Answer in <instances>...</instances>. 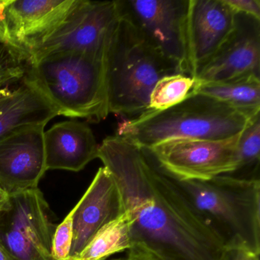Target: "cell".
Masks as SVG:
<instances>
[{
	"mask_svg": "<svg viewBox=\"0 0 260 260\" xmlns=\"http://www.w3.org/2000/svg\"><path fill=\"white\" fill-rule=\"evenodd\" d=\"M120 16L106 58L109 114L139 116L162 77L180 74L164 58L131 19L119 0Z\"/></svg>",
	"mask_w": 260,
	"mask_h": 260,
	"instance_id": "3957f363",
	"label": "cell"
},
{
	"mask_svg": "<svg viewBox=\"0 0 260 260\" xmlns=\"http://www.w3.org/2000/svg\"><path fill=\"white\" fill-rule=\"evenodd\" d=\"M22 79L18 78L12 76H7V77H0V88L3 86H7V85L14 84L17 82L20 81Z\"/></svg>",
	"mask_w": 260,
	"mask_h": 260,
	"instance_id": "4316f807",
	"label": "cell"
},
{
	"mask_svg": "<svg viewBox=\"0 0 260 260\" xmlns=\"http://www.w3.org/2000/svg\"><path fill=\"white\" fill-rule=\"evenodd\" d=\"M237 13L224 0H189L186 22L188 75L194 79L234 31Z\"/></svg>",
	"mask_w": 260,
	"mask_h": 260,
	"instance_id": "8fae6325",
	"label": "cell"
},
{
	"mask_svg": "<svg viewBox=\"0 0 260 260\" xmlns=\"http://www.w3.org/2000/svg\"><path fill=\"white\" fill-rule=\"evenodd\" d=\"M73 241L69 260L82 252L94 236L125 213L116 182L106 167H100L92 183L72 210Z\"/></svg>",
	"mask_w": 260,
	"mask_h": 260,
	"instance_id": "4fadbf2b",
	"label": "cell"
},
{
	"mask_svg": "<svg viewBox=\"0 0 260 260\" xmlns=\"http://www.w3.org/2000/svg\"><path fill=\"white\" fill-rule=\"evenodd\" d=\"M0 260H11L2 245L0 244Z\"/></svg>",
	"mask_w": 260,
	"mask_h": 260,
	"instance_id": "f1b7e54d",
	"label": "cell"
},
{
	"mask_svg": "<svg viewBox=\"0 0 260 260\" xmlns=\"http://www.w3.org/2000/svg\"><path fill=\"white\" fill-rule=\"evenodd\" d=\"M26 64L20 53L0 42V77L12 76L22 79Z\"/></svg>",
	"mask_w": 260,
	"mask_h": 260,
	"instance_id": "7402d4cb",
	"label": "cell"
},
{
	"mask_svg": "<svg viewBox=\"0 0 260 260\" xmlns=\"http://www.w3.org/2000/svg\"><path fill=\"white\" fill-rule=\"evenodd\" d=\"M178 182L224 248L244 247L259 255L260 179L223 175Z\"/></svg>",
	"mask_w": 260,
	"mask_h": 260,
	"instance_id": "5b68a950",
	"label": "cell"
},
{
	"mask_svg": "<svg viewBox=\"0 0 260 260\" xmlns=\"http://www.w3.org/2000/svg\"><path fill=\"white\" fill-rule=\"evenodd\" d=\"M220 260H259V255L244 247H228Z\"/></svg>",
	"mask_w": 260,
	"mask_h": 260,
	"instance_id": "cb8c5ba5",
	"label": "cell"
},
{
	"mask_svg": "<svg viewBox=\"0 0 260 260\" xmlns=\"http://www.w3.org/2000/svg\"><path fill=\"white\" fill-rule=\"evenodd\" d=\"M259 115H249L206 95L188 94L179 104L149 110L118 124L117 134L142 150L169 140H223L241 133Z\"/></svg>",
	"mask_w": 260,
	"mask_h": 260,
	"instance_id": "277c9868",
	"label": "cell"
},
{
	"mask_svg": "<svg viewBox=\"0 0 260 260\" xmlns=\"http://www.w3.org/2000/svg\"><path fill=\"white\" fill-rule=\"evenodd\" d=\"M76 0H10L6 22L10 46L28 60L67 17Z\"/></svg>",
	"mask_w": 260,
	"mask_h": 260,
	"instance_id": "5bb4252c",
	"label": "cell"
},
{
	"mask_svg": "<svg viewBox=\"0 0 260 260\" xmlns=\"http://www.w3.org/2000/svg\"><path fill=\"white\" fill-rule=\"evenodd\" d=\"M99 147L92 129L85 123H57L44 133L46 170L80 171L98 158Z\"/></svg>",
	"mask_w": 260,
	"mask_h": 260,
	"instance_id": "9a60e30c",
	"label": "cell"
},
{
	"mask_svg": "<svg viewBox=\"0 0 260 260\" xmlns=\"http://www.w3.org/2000/svg\"><path fill=\"white\" fill-rule=\"evenodd\" d=\"M9 3L10 0H0V42L10 46V37L6 22V10Z\"/></svg>",
	"mask_w": 260,
	"mask_h": 260,
	"instance_id": "484cf974",
	"label": "cell"
},
{
	"mask_svg": "<svg viewBox=\"0 0 260 260\" xmlns=\"http://www.w3.org/2000/svg\"><path fill=\"white\" fill-rule=\"evenodd\" d=\"M98 158L121 193L132 246L162 260H220L225 249L220 240L177 179L146 150L115 135L103 140Z\"/></svg>",
	"mask_w": 260,
	"mask_h": 260,
	"instance_id": "6da1fadb",
	"label": "cell"
},
{
	"mask_svg": "<svg viewBox=\"0 0 260 260\" xmlns=\"http://www.w3.org/2000/svg\"><path fill=\"white\" fill-rule=\"evenodd\" d=\"M24 83L57 112L100 122L109 114L106 60L84 53L50 54L27 63Z\"/></svg>",
	"mask_w": 260,
	"mask_h": 260,
	"instance_id": "7a4b0ae2",
	"label": "cell"
},
{
	"mask_svg": "<svg viewBox=\"0 0 260 260\" xmlns=\"http://www.w3.org/2000/svg\"><path fill=\"white\" fill-rule=\"evenodd\" d=\"M132 246L125 213L103 226L75 258L71 260H105Z\"/></svg>",
	"mask_w": 260,
	"mask_h": 260,
	"instance_id": "ac0fdd59",
	"label": "cell"
},
{
	"mask_svg": "<svg viewBox=\"0 0 260 260\" xmlns=\"http://www.w3.org/2000/svg\"><path fill=\"white\" fill-rule=\"evenodd\" d=\"M119 16V0H76L63 22L30 52L27 63L64 52L84 53L106 60Z\"/></svg>",
	"mask_w": 260,
	"mask_h": 260,
	"instance_id": "8992f818",
	"label": "cell"
},
{
	"mask_svg": "<svg viewBox=\"0 0 260 260\" xmlns=\"http://www.w3.org/2000/svg\"><path fill=\"white\" fill-rule=\"evenodd\" d=\"M189 94L206 95L249 115H259L260 80L255 75L224 81L194 83Z\"/></svg>",
	"mask_w": 260,
	"mask_h": 260,
	"instance_id": "e0dca14e",
	"label": "cell"
},
{
	"mask_svg": "<svg viewBox=\"0 0 260 260\" xmlns=\"http://www.w3.org/2000/svg\"><path fill=\"white\" fill-rule=\"evenodd\" d=\"M9 197H10V196L4 190L0 188V209L6 205L7 201H8Z\"/></svg>",
	"mask_w": 260,
	"mask_h": 260,
	"instance_id": "83f0119b",
	"label": "cell"
},
{
	"mask_svg": "<svg viewBox=\"0 0 260 260\" xmlns=\"http://www.w3.org/2000/svg\"><path fill=\"white\" fill-rule=\"evenodd\" d=\"M225 3L235 12L252 16L260 20L259 0H224Z\"/></svg>",
	"mask_w": 260,
	"mask_h": 260,
	"instance_id": "603a6c76",
	"label": "cell"
},
{
	"mask_svg": "<svg viewBox=\"0 0 260 260\" xmlns=\"http://www.w3.org/2000/svg\"><path fill=\"white\" fill-rule=\"evenodd\" d=\"M260 20L237 13L234 31L196 73L194 83L224 81L249 75L259 77Z\"/></svg>",
	"mask_w": 260,
	"mask_h": 260,
	"instance_id": "7c38bea8",
	"label": "cell"
},
{
	"mask_svg": "<svg viewBox=\"0 0 260 260\" xmlns=\"http://www.w3.org/2000/svg\"><path fill=\"white\" fill-rule=\"evenodd\" d=\"M0 88V138L24 126L45 124L57 116L52 106L24 83Z\"/></svg>",
	"mask_w": 260,
	"mask_h": 260,
	"instance_id": "2e32d148",
	"label": "cell"
},
{
	"mask_svg": "<svg viewBox=\"0 0 260 260\" xmlns=\"http://www.w3.org/2000/svg\"><path fill=\"white\" fill-rule=\"evenodd\" d=\"M260 120L254 118L241 132L237 145V168L228 176L246 179L259 180Z\"/></svg>",
	"mask_w": 260,
	"mask_h": 260,
	"instance_id": "d6986e66",
	"label": "cell"
},
{
	"mask_svg": "<svg viewBox=\"0 0 260 260\" xmlns=\"http://www.w3.org/2000/svg\"><path fill=\"white\" fill-rule=\"evenodd\" d=\"M194 84V79L184 74L162 77L152 90L149 109L162 111L179 104L187 98Z\"/></svg>",
	"mask_w": 260,
	"mask_h": 260,
	"instance_id": "ffe728a7",
	"label": "cell"
},
{
	"mask_svg": "<svg viewBox=\"0 0 260 260\" xmlns=\"http://www.w3.org/2000/svg\"><path fill=\"white\" fill-rule=\"evenodd\" d=\"M115 260H121V259H115Z\"/></svg>",
	"mask_w": 260,
	"mask_h": 260,
	"instance_id": "f546056e",
	"label": "cell"
},
{
	"mask_svg": "<svg viewBox=\"0 0 260 260\" xmlns=\"http://www.w3.org/2000/svg\"><path fill=\"white\" fill-rule=\"evenodd\" d=\"M72 241L73 214L71 211L63 222L56 228L51 248L53 259L69 260Z\"/></svg>",
	"mask_w": 260,
	"mask_h": 260,
	"instance_id": "44dd1931",
	"label": "cell"
},
{
	"mask_svg": "<svg viewBox=\"0 0 260 260\" xmlns=\"http://www.w3.org/2000/svg\"><path fill=\"white\" fill-rule=\"evenodd\" d=\"M240 135L216 141L169 140L144 150L177 180H209L236 171Z\"/></svg>",
	"mask_w": 260,
	"mask_h": 260,
	"instance_id": "ba28073f",
	"label": "cell"
},
{
	"mask_svg": "<svg viewBox=\"0 0 260 260\" xmlns=\"http://www.w3.org/2000/svg\"><path fill=\"white\" fill-rule=\"evenodd\" d=\"M189 0H126L123 8L161 55L188 75L186 22Z\"/></svg>",
	"mask_w": 260,
	"mask_h": 260,
	"instance_id": "9c48e42d",
	"label": "cell"
},
{
	"mask_svg": "<svg viewBox=\"0 0 260 260\" xmlns=\"http://www.w3.org/2000/svg\"><path fill=\"white\" fill-rule=\"evenodd\" d=\"M56 228L39 187L10 196L0 209V244L11 260H54Z\"/></svg>",
	"mask_w": 260,
	"mask_h": 260,
	"instance_id": "52a82bcc",
	"label": "cell"
},
{
	"mask_svg": "<svg viewBox=\"0 0 260 260\" xmlns=\"http://www.w3.org/2000/svg\"><path fill=\"white\" fill-rule=\"evenodd\" d=\"M45 126H24L0 138V188L9 196L38 188L47 171Z\"/></svg>",
	"mask_w": 260,
	"mask_h": 260,
	"instance_id": "30bf717a",
	"label": "cell"
},
{
	"mask_svg": "<svg viewBox=\"0 0 260 260\" xmlns=\"http://www.w3.org/2000/svg\"><path fill=\"white\" fill-rule=\"evenodd\" d=\"M123 260H162L148 249L139 245H133L128 249L125 259Z\"/></svg>",
	"mask_w": 260,
	"mask_h": 260,
	"instance_id": "d4e9b609",
	"label": "cell"
}]
</instances>
